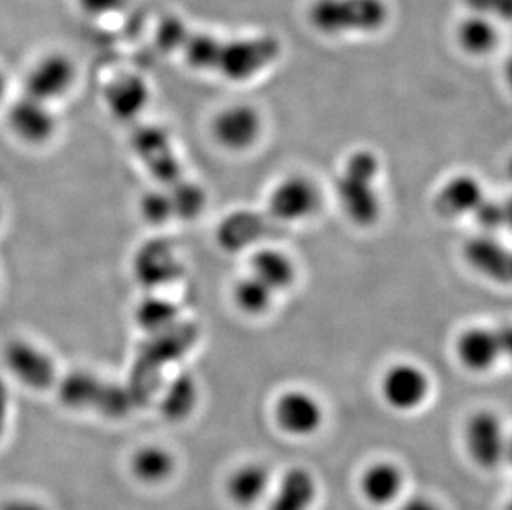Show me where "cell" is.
<instances>
[{"mask_svg": "<svg viewBox=\"0 0 512 510\" xmlns=\"http://www.w3.org/2000/svg\"><path fill=\"white\" fill-rule=\"evenodd\" d=\"M2 219H4V207L0 204V224H2Z\"/></svg>", "mask_w": 512, "mask_h": 510, "instance_id": "43", "label": "cell"}, {"mask_svg": "<svg viewBox=\"0 0 512 510\" xmlns=\"http://www.w3.org/2000/svg\"><path fill=\"white\" fill-rule=\"evenodd\" d=\"M455 350L459 363L474 373L491 370L501 360V350L494 328H466L463 333H459Z\"/></svg>", "mask_w": 512, "mask_h": 510, "instance_id": "17", "label": "cell"}, {"mask_svg": "<svg viewBox=\"0 0 512 510\" xmlns=\"http://www.w3.org/2000/svg\"><path fill=\"white\" fill-rule=\"evenodd\" d=\"M130 471L146 486H160L170 481L176 471V458L160 444H146L136 449L130 459Z\"/></svg>", "mask_w": 512, "mask_h": 510, "instance_id": "20", "label": "cell"}, {"mask_svg": "<svg viewBox=\"0 0 512 510\" xmlns=\"http://www.w3.org/2000/svg\"><path fill=\"white\" fill-rule=\"evenodd\" d=\"M324 418V408L309 391L289 390L277 398L274 419L279 429L289 436H314L322 428Z\"/></svg>", "mask_w": 512, "mask_h": 510, "instance_id": "8", "label": "cell"}, {"mask_svg": "<svg viewBox=\"0 0 512 510\" xmlns=\"http://www.w3.org/2000/svg\"><path fill=\"white\" fill-rule=\"evenodd\" d=\"M398 510H443L433 499L426 496L408 497Z\"/></svg>", "mask_w": 512, "mask_h": 510, "instance_id": "35", "label": "cell"}, {"mask_svg": "<svg viewBox=\"0 0 512 510\" xmlns=\"http://www.w3.org/2000/svg\"><path fill=\"white\" fill-rule=\"evenodd\" d=\"M458 42L464 52L481 57L493 52L498 45V29L491 17L471 14L458 27Z\"/></svg>", "mask_w": 512, "mask_h": 510, "instance_id": "23", "label": "cell"}, {"mask_svg": "<svg viewBox=\"0 0 512 510\" xmlns=\"http://www.w3.org/2000/svg\"><path fill=\"white\" fill-rule=\"evenodd\" d=\"M77 4L90 17H107L123 9L126 0H77Z\"/></svg>", "mask_w": 512, "mask_h": 510, "instance_id": "32", "label": "cell"}, {"mask_svg": "<svg viewBox=\"0 0 512 510\" xmlns=\"http://www.w3.org/2000/svg\"><path fill=\"white\" fill-rule=\"evenodd\" d=\"M274 290L269 289L254 275H247L237 280L234 285V302L241 312L247 315H262L271 308L274 300Z\"/></svg>", "mask_w": 512, "mask_h": 510, "instance_id": "27", "label": "cell"}, {"mask_svg": "<svg viewBox=\"0 0 512 510\" xmlns=\"http://www.w3.org/2000/svg\"><path fill=\"white\" fill-rule=\"evenodd\" d=\"M168 191L173 201L174 217L194 219L206 206V196L198 184L179 183L178 186H174V189H168Z\"/></svg>", "mask_w": 512, "mask_h": 510, "instance_id": "28", "label": "cell"}, {"mask_svg": "<svg viewBox=\"0 0 512 510\" xmlns=\"http://www.w3.org/2000/svg\"><path fill=\"white\" fill-rule=\"evenodd\" d=\"M5 90H7V82H5L4 73L0 72V102L4 100Z\"/></svg>", "mask_w": 512, "mask_h": 510, "instance_id": "40", "label": "cell"}, {"mask_svg": "<svg viewBox=\"0 0 512 510\" xmlns=\"http://www.w3.org/2000/svg\"><path fill=\"white\" fill-rule=\"evenodd\" d=\"M504 510H512V494L511 499H509L508 504H506V507H504Z\"/></svg>", "mask_w": 512, "mask_h": 510, "instance_id": "42", "label": "cell"}, {"mask_svg": "<svg viewBox=\"0 0 512 510\" xmlns=\"http://www.w3.org/2000/svg\"><path fill=\"white\" fill-rule=\"evenodd\" d=\"M504 209H506V229L512 232V196L504 201Z\"/></svg>", "mask_w": 512, "mask_h": 510, "instance_id": "37", "label": "cell"}, {"mask_svg": "<svg viewBox=\"0 0 512 510\" xmlns=\"http://www.w3.org/2000/svg\"><path fill=\"white\" fill-rule=\"evenodd\" d=\"M474 219L478 222V226L481 227V231L484 234H493L496 236V232L503 231L506 229V209H504V201H498V199L486 198L483 199V203L476 207V211L473 214Z\"/></svg>", "mask_w": 512, "mask_h": 510, "instance_id": "31", "label": "cell"}, {"mask_svg": "<svg viewBox=\"0 0 512 510\" xmlns=\"http://www.w3.org/2000/svg\"><path fill=\"white\" fill-rule=\"evenodd\" d=\"M223 47V40L214 37V35L196 32L189 35L188 42L184 44V60L188 62L189 67L199 72H216L218 67L219 53Z\"/></svg>", "mask_w": 512, "mask_h": 510, "instance_id": "26", "label": "cell"}, {"mask_svg": "<svg viewBox=\"0 0 512 510\" xmlns=\"http://www.w3.org/2000/svg\"><path fill=\"white\" fill-rule=\"evenodd\" d=\"M508 176L512 179V156L509 158L508 161Z\"/></svg>", "mask_w": 512, "mask_h": 510, "instance_id": "41", "label": "cell"}, {"mask_svg": "<svg viewBox=\"0 0 512 510\" xmlns=\"http://www.w3.org/2000/svg\"><path fill=\"white\" fill-rule=\"evenodd\" d=\"M214 140L228 151H246L254 146L262 131L259 111L249 105L226 106L214 116L211 125Z\"/></svg>", "mask_w": 512, "mask_h": 510, "instance_id": "10", "label": "cell"}, {"mask_svg": "<svg viewBox=\"0 0 512 510\" xmlns=\"http://www.w3.org/2000/svg\"><path fill=\"white\" fill-rule=\"evenodd\" d=\"M0 510H49L32 497H9L0 502Z\"/></svg>", "mask_w": 512, "mask_h": 510, "instance_id": "33", "label": "cell"}, {"mask_svg": "<svg viewBox=\"0 0 512 510\" xmlns=\"http://www.w3.org/2000/svg\"><path fill=\"white\" fill-rule=\"evenodd\" d=\"M12 135L27 146H44L54 140L58 121L49 103L24 95L7 111Z\"/></svg>", "mask_w": 512, "mask_h": 510, "instance_id": "7", "label": "cell"}, {"mask_svg": "<svg viewBox=\"0 0 512 510\" xmlns=\"http://www.w3.org/2000/svg\"><path fill=\"white\" fill-rule=\"evenodd\" d=\"M430 378L415 363H397L390 366L382 380V396L395 411L408 413L425 403L430 395Z\"/></svg>", "mask_w": 512, "mask_h": 510, "instance_id": "6", "label": "cell"}, {"mask_svg": "<svg viewBox=\"0 0 512 510\" xmlns=\"http://www.w3.org/2000/svg\"><path fill=\"white\" fill-rule=\"evenodd\" d=\"M141 216L145 221L155 226H163L174 217L173 201H171L170 191L155 189L146 193L140 201Z\"/></svg>", "mask_w": 512, "mask_h": 510, "instance_id": "29", "label": "cell"}, {"mask_svg": "<svg viewBox=\"0 0 512 510\" xmlns=\"http://www.w3.org/2000/svg\"><path fill=\"white\" fill-rule=\"evenodd\" d=\"M486 198L483 184L471 174H458L443 184L436 194L435 207L441 216L448 219L473 216L476 207Z\"/></svg>", "mask_w": 512, "mask_h": 510, "instance_id": "18", "label": "cell"}, {"mask_svg": "<svg viewBox=\"0 0 512 510\" xmlns=\"http://www.w3.org/2000/svg\"><path fill=\"white\" fill-rule=\"evenodd\" d=\"M262 234V221L252 212H236L219 227V244L229 251H241Z\"/></svg>", "mask_w": 512, "mask_h": 510, "instance_id": "24", "label": "cell"}, {"mask_svg": "<svg viewBox=\"0 0 512 510\" xmlns=\"http://www.w3.org/2000/svg\"><path fill=\"white\" fill-rule=\"evenodd\" d=\"M317 496L319 484L314 472L307 467H290L272 487L267 510H312Z\"/></svg>", "mask_w": 512, "mask_h": 510, "instance_id": "13", "label": "cell"}, {"mask_svg": "<svg viewBox=\"0 0 512 510\" xmlns=\"http://www.w3.org/2000/svg\"><path fill=\"white\" fill-rule=\"evenodd\" d=\"M178 270V259L171 251L170 244L155 241L148 246L141 247L140 254L136 255L135 272L141 284L148 287L168 284Z\"/></svg>", "mask_w": 512, "mask_h": 510, "instance_id": "21", "label": "cell"}, {"mask_svg": "<svg viewBox=\"0 0 512 510\" xmlns=\"http://www.w3.org/2000/svg\"><path fill=\"white\" fill-rule=\"evenodd\" d=\"M504 462H508L512 466V431L508 433V439H506V449H504Z\"/></svg>", "mask_w": 512, "mask_h": 510, "instance_id": "38", "label": "cell"}, {"mask_svg": "<svg viewBox=\"0 0 512 510\" xmlns=\"http://www.w3.org/2000/svg\"><path fill=\"white\" fill-rule=\"evenodd\" d=\"M77 82V68L65 53H47L25 77V95L52 105L70 93Z\"/></svg>", "mask_w": 512, "mask_h": 510, "instance_id": "5", "label": "cell"}, {"mask_svg": "<svg viewBox=\"0 0 512 510\" xmlns=\"http://www.w3.org/2000/svg\"><path fill=\"white\" fill-rule=\"evenodd\" d=\"M272 491L271 469L262 462H246L226 479V496L239 509L261 504Z\"/></svg>", "mask_w": 512, "mask_h": 510, "instance_id": "14", "label": "cell"}, {"mask_svg": "<svg viewBox=\"0 0 512 510\" xmlns=\"http://www.w3.org/2000/svg\"><path fill=\"white\" fill-rule=\"evenodd\" d=\"M320 191L305 176L282 179L269 196L272 217L282 222H299L314 216L320 207Z\"/></svg>", "mask_w": 512, "mask_h": 510, "instance_id": "9", "label": "cell"}, {"mask_svg": "<svg viewBox=\"0 0 512 510\" xmlns=\"http://www.w3.org/2000/svg\"><path fill=\"white\" fill-rule=\"evenodd\" d=\"M150 97V87L145 78L135 73H125L105 88L103 100L116 120L133 121L145 111Z\"/></svg>", "mask_w": 512, "mask_h": 510, "instance_id": "15", "label": "cell"}, {"mask_svg": "<svg viewBox=\"0 0 512 510\" xmlns=\"http://www.w3.org/2000/svg\"><path fill=\"white\" fill-rule=\"evenodd\" d=\"M281 55V44L272 35L223 40L216 72L232 82H246L271 67Z\"/></svg>", "mask_w": 512, "mask_h": 510, "instance_id": "3", "label": "cell"}, {"mask_svg": "<svg viewBox=\"0 0 512 510\" xmlns=\"http://www.w3.org/2000/svg\"><path fill=\"white\" fill-rule=\"evenodd\" d=\"M464 259L478 274L496 284L512 285V247L493 234H478L464 244Z\"/></svg>", "mask_w": 512, "mask_h": 510, "instance_id": "11", "label": "cell"}, {"mask_svg": "<svg viewBox=\"0 0 512 510\" xmlns=\"http://www.w3.org/2000/svg\"><path fill=\"white\" fill-rule=\"evenodd\" d=\"M198 405V385L191 376H179L166 391L161 411L170 421H183Z\"/></svg>", "mask_w": 512, "mask_h": 510, "instance_id": "25", "label": "cell"}, {"mask_svg": "<svg viewBox=\"0 0 512 510\" xmlns=\"http://www.w3.org/2000/svg\"><path fill=\"white\" fill-rule=\"evenodd\" d=\"M508 431L503 419L488 409L469 416L464 426V444L469 458L484 471H493L504 462Z\"/></svg>", "mask_w": 512, "mask_h": 510, "instance_id": "4", "label": "cell"}, {"mask_svg": "<svg viewBox=\"0 0 512 510\" xmlns=\"http://www.w3.org/2000/svg\"><path fill=\"white\" fill-rule=\"evenodd\" d=\"M189 32L188 25L184 24L179 17H166L161 20V24L156 29V45L165 52H178L183 50L184 44L188 42Z\"/></svg>", "mask_w": 512, "mask_h": 510, "instance_id": "30", "label": "cell"}, {"mask_svg": "<svg viewBox=\"0 0 512 510\" xmlns=\"http://www.w3.org/2000/svg\"><path fill=\"white\" fill-rule=\"evenodd\" d=\"M251 275L261 280L274 292H281L292 285L295 279V265L285 252L277 249H261L252 255Z\"/></svg>", "mask_w": 512, "mask_h": 510, "instance_id": "22", "label": "cell"}, {"mask_svg": "<svg viewBox=\"0 0 512 510\" xmlns=\"http://www.w3.org/2000/svg\"><path fill=\"white\" fill-rule=\"evenodd\" d=\"M358 487L370 506L387 507L401 496L405 472L395 462L375 461L363 469Z\"/></svg>", "mask_w": 512, "mask_h": 510, "instance_id": "16", "label": "cell"}, {"mask_svg": "<svg viewBox=\"0 0 512 510\" xmlns=\"http://www.w3.org/2000/svg\"><path fill=\"white\" fill-rule=\"evenodd\" d=\"M494 330H496V337H498L501 358H508L512 361V323H503Z\"/></svg>", "mask_w": 512, "mask_h": 510, "instance_id": "34", "label": "cell"}, {"mask_svg": "<svg viewBox=\"0 0 512 510\" xmlns=\"http://www.w3.org/2000/svg\"><path fill=\"white\" fill-rule=\"evenodd\" d=\"M504 78H506V83H508L509 90L512 92V55L504 65Z\"/></svg>", "mask_w": 512, "mask_h": 510, "instance_id": "39", "label": "cell"}, {"mask_svg": "<svg viewBox=\"0 0 512 510\" xmlns=\"http://www.w3.org/2000/svg\"><path fill=\"white\" fill-rule=\"evenodd\" d=\"M506 20L512 22V0H493L491 4V19Z\"/></svg>", "mask_w": 512, "mask_h": 510, "instance_id": "36", "label": "cell"}, {"mask_svg": "<svg viewBox=\"0 0 512 510\" xmlns=\"http://www.w3.org/2000/svg\"><path fill=\"white\" fill-rule=\"evenodd\" d=\"M5 365L24 385L42 390L54 381L55 363L49 353L27 340H15L5 348Z\"/></svg>", "mask_w": 512, "mask_h": 510, "instance_id": "12", "label": "cell"}, {"mask_svg": "<svg viewBox=\"0 0 512 510\" xmlns=\"http://www.w3.org/2000/svg\"><path fill=\"white\" fill-rule=\"evenodd\" d=\"M135 148L146 166L163 183L174 184L179 179L178 159L171 150L168 135L160 128H141L136 135Z\"/></svg>", "mask_w": 512, "mask_h": 510, "instance_id": "19", "label": "cell"}, {"mask_svg": "<svg viewBox=\"0 0 512 510\" xmlns=\"http://www.w3.org/2000/svg\"><path fill=\"white\" fill-rule=\"evenodd\" d=\"M390 17L385 0H315L310 24L320 34H370L382 29Z\"/></svg>", "mask_w": 512, "mask_h": 510, "instance_id": "2", "label": "cell"}, {"mask_svg": "<svg viewBox=\"0 0 512 510\" xmlns=\"http://www.w3.org/2000/svg\"><path fill=\"white\" fill-rule=\"evenodd\" d=\"M380 159L370 150L353 151L343 164L335 193L345 216L360 227H370L382 216L377 181Z\"/></svg>", "mask_w": 512, "mask_h": 510, "instance_id": "1", "label": "cell"}]
</instances>
